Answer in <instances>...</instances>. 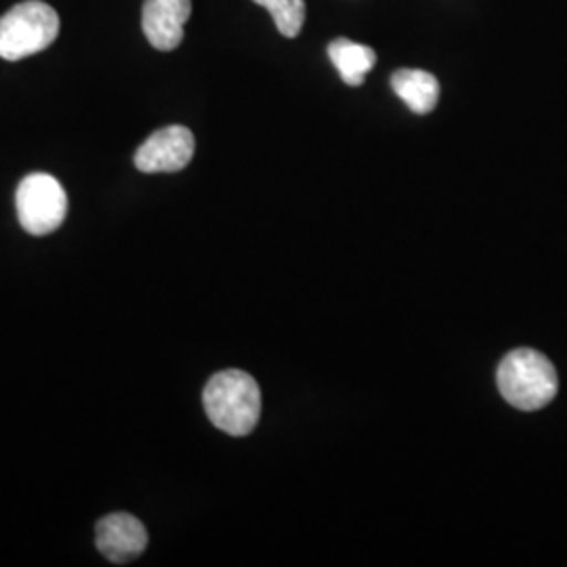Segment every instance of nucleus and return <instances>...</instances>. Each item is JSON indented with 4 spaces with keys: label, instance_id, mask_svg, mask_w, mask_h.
Masks as SVG:
<instances>
[{
    "label": "nucleus",
    "instance_id": "nucleus-1",
    "mask_svg": "<svg viewBox=\"0 0 567 567\" xmlns=\"http://www.w3.org/2000/svg\"><path fill=\"white\" fill-rule=\"evenodd\" d=\"M204 410L210 423L227 435H248L261 416V391L243 370L217 372L204 386Z\"/></svg>",
    "mask_w": 567,
    "mask_h": 567
},
{
    "label": "nucleus",
    "instance_id": "nucleus-2",
    "mask_svg": "<svg viewBox=\"0 0 567 567\" xmlns=\"http://www.w3.org/2000/svg\"><path fill=\"white\" fill-rule=\"evenodd\" d=\"M496 385L513 408L534 412L555 400L559 377L547 355L522 347L503 358L496 372Z\"/></svg>",
    "mask_w": 567,
    "mask_h": 567
},
{
    "label": "nucleus",
    "instance_id": "nucleus-3",
    "mask_svg": "<svg viewBox=\"0 0 567 567\" xmlns=\"http://www.w3.org/2000/svg\"><path fill=\"white\" fill-rule=\"evenodd\" d=\"M60 34L58 11L42 0H23L0 18V58L20 61L51 47Z\"/></svg>",
    "mask_w": 567,
    "mask_h": 567
},
{
    "label": "nucleus",
    "instance_id": "nucleus-4",
    "mask_svg": "<svg viewBox=\"0 0 567 567\" xmlns=\"http://www.w3.org/2000/svg\"><path fill=\"white\" fill-rule=\"evenodd\" d=\"M20 224L32 236H49L68 217V194L53 175L32 173L21 179L16 192Z\"/></svg>",
    "mask_w": 567,
    "mask_h": 567
},
{
    "label": "nucleus",
    "instance_id": "nucleus-5",
    "mask_svg": "<svg viewBox=\"0 0 567 567\" xmlns=\"http://www.w3.org/2000/svg\"><path fill=\"white\" fill-rule=\"evenodd\" d=\"M196 152L194 133L173 124L152 133L135 154V166L142 173H177L192 163Z\"/></svg>",
    "mask_w": 567,
    "mask_h": 567
},
{
    "label": "nucleus",
    "instance_id": "nucleus-6",
    "mask_svg": "<svg viewBox=\"0 0 567 567\" xmlns=\"http://www.w3.org/2000/svg\"><path fill=\"white\" fill-rule=\"evenodd\" d=\"M147 529L128 513H112L97 522L95 545L112 564H128L147 548Z\"/></svg>",
    "mask_w": 567,
    "mask_h": 567
},
{
    "label": "nucleus",
    "instance_id": "nucleus-7",
    "mask_svg": "<svg viewBox=\"0 0 567 567\" xmlns=\"http://www.w3.org/2000/svg\"><path fill=\"white\" fill-rule=\"evenodd\" d=\"M192 16V0H145L142 25L145 39L158 51H173L183 41V28Z\"/></svg>",
    "mask_w": 567,
    "mask_h": 567
},
{
    "label": "nucleus",
    "instance_id": "nucleus-8",
    "mask_svg": "<svg viewBox=\"0 0 567 567\" xmlns=\"http://www.w3.org/2000/svg\"><path fill=\"white\" fill-rule=\"evenodd\" d=\"M391 86L414 114H429L440 102V82L425 70H398L391 76Z\"/></svg>",
    "mask_w": 567,
    "mask_h": 567
},
{
    "label": "nucleus",
    "instance_id": "nucleus-9",
    "mask_svg": "<svg viewBox=\"0 0 567 567\" xmlns=\"http://www.w3.org/2000/svg\"><path fill=\"white\" fill-rule=\"evenodd\" d=\"M328 58L339 70L344 84H349V86L364 84L365 74L377 63L374 49H370L365 44H358V42L347 41V39L330 42Z\"/></svg>",
    "mask_w": 567,
    "mask_h": 567
},
{
    "label": "nucleus",
    "instance_id": "nucleus-10",
    "mask_svg": "<svg viewBox=\"0 0 567 567\" xmlns=\"http://www.w3.org/2000/svg\"><path fill=\"white\" fill-rule=\"evenodd\" d=\"M255 2L271 13L282 37L297 39L301 34L305 16H307L305 0H255Z\"/></svg>",
    "mask_w": 567,
    "mask_h": 567
}]
</instances>
